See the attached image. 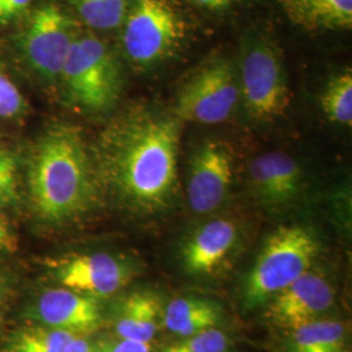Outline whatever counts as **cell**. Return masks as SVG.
<instances>
[{
    "instance_id": "cell-1",
    "label": "cell",
    "mask_w": 352,
    "mask_h": 352,
    "mask_svg": "<svg viewBox=\"0 0 352 352\" xmlns=\"http://www.w3.org/2000/svg\"><path fill=\"white\" fill-rule=\"evenodd\" d=\"M182 124L174 113L149 107L111 120L91 146L103 195L139 218L171 210L179 195Z\"/></svg>"
},
{
    "instance_id": "cell-2",
    "label": "cell",
    "mask_w": 352,
    "mask_h": 352,
    "mask_svg": "<svg viewBox=\"0 0 352 352\" xmlns=\"http://www.w3.org/2000/svg\"><path fill=\"white\" fill-rule=\"evenodd\" d=\"M24 206L42 231H62L96 213L104 197L91 146L81 129L54 123L23 158Z\"/></svg>"
},
{
    "instance_id": "cell-3",
    "label": "cell",
    "mask_w": 352,
    "mask_h": 352,
    "mask_svg": "<svg viewBox=\"0 0 352 352\" xmlns=\"http://www.w3.org/2000/svg\"><path fill=\"white\" fill-rule=\"evenodd\" d=\"M58 85L76 111L102 115L113 110L123 90V69L109 41L81 25Z\"/></svg>"
},
{
    "instance_id": "cell-4",
    "label": "cell",
    "mask_w": 352,
    "mask_h": 352,
    "mask_svg": "<svg viewBox=\"0 0 352 352\" xmlns=\"http://www.w3.org/2000/svg\"><path fill=\"white\" fill-rule=\"evenodd\" d=\"M321 243L311 227L285 225L274 230L244 278L240 302L250 312L265 307L282 289L314 267Z\"/></svg>"
},
{
    "instance_id": "cell-5",
    "label": "cell",
    "mask_w": 352,
    "mask_h": 352,
    "mask_svg": "<svg viewBox=\"0 0 352 352\" xmlns=\"http://www.w3.org/2000/svg\"><path fill=\"white\" fill-rule=\"evenodd\" d=\"M193 30L184 0H132L118 37L129 63L151 68L175 55Z\"/></svg>"
},
{
    "instance_id": "cell-6",
    "label": "cell",
    "mask_w": 352,
    "mask_h": 352,
    "mask_svg": "<svg viewBox=\"0 0 352 352\" xmlns=\"http://www.w3.org/2000/svg\"><path fill=\"white\" fill-rule=\"evenodd\" d=\"M80 28V21L64 0H37L20 25L13 29V45L38 80L58 85Z\"/></svg>"
},
{
    "instance_id": "cell-7",
    "label": "cell",
    "mask_w": 352,
    "mask_h": 352,
    "mask_svg": "<svg viewBox=\"0 0 352 352\" xmlns=\"http://www.w3.org/2000/svg\"><path fill=\"white\" fill-rule=\"evenodd\" d=\"M240 97L252 119L273 120L289 107V80L273 38L261 29H250L241 39Z\"/></svg>"
},
{
    "instance_id": "cell-8",
    "label": "cell",
    "mask_w": 352,
    "mask_h": 352,
    "mask_svg": "<svg viewBox=\"0 0 352 352\" xmlns=\"http://www.w3.org/2000/svg\"><path fill=\"white\" fill-rule=\"evenodd\" d=\"M54 285L100 300L110 299L139 274V266L126 256L110 252H75L42 261Z\"/></svg>"
},
{
    "instance_id": "cell-9",
    "label": "cell",
    "mask_w": 352,
    "mask_h": 352,
    "mask_svg": "<svg viewBox=\"0 0 352 352\" xmlns=\"http://www.w3.org/2000/svg\"><path fill=\"white\" fill-rule=\"evenodd\" d=\"M240 100L238 72L226 59H217L189 78L176 98L174 115L180 122L221 124Z\"/></svg>"
},
{
    "instance_id": "cell-10",
    "label": "cell",
    "mask_w": 352,
    "mask_h": 352,
    "mask_svg": "<svg viewBox=\"0 0 352 352\" xmlns=\"http://www.w3.org/2000/svg\"><path fill=\"white\" fill-rule=\"evenodd\" d=\"M21 317L28 324L90 336L106 321L100 299L62 286L42 289L26 302Z\"/></svg>"
},
{
    "instance_id": "cell-11",
    "label": "cell",
    "mask_w": 352,
    "mask_h": 352,
    "mask_svg": "<svg viewBox=\"0 0 352 352\" xmlns=\"http://www.w3.org/2000/svg\"><path fill=\"white\" fill-rule=\"evenodd\" d=\"M334 302L331 282L312 267L265 305V318L273 327L291 330L324 317Z\"/></svg>"
},
{
    "instance_id": "cell-12",
    "label": "cell",
    "mask_w": 352,
    "mask_h": 352,
    "mask_svg": "<svg viewBox=\"0 0 352 352\" xmlns=\"http://www.w3.org/2000/svg\"><path fill=\"white\" fill-rule=\"evenodd\" d=\"M234 179V157L219 141H208L195 153L190 164L187 200L197 214L215 212L226 201Z\"/></svg>"
},
{
    "instance_id": "cell-13",
    "label": "cell",
    "mask_w": 352,
    "mask_h": 352,
    "mask_svg": "<svg viewBox=\"0 0 352 352\" xmlns=\"http://www.w3.org/2000/svg\"><path fill=\"white\" fill-rule=\"evenodd\" d=\"M239 243V227L232 219H210L197 227L183 243L182 267L190 277H213L226 267Z\"/></svg>"
},
{
    "instance_id": "cell-14",
    "label": "cell",
    "mask_w": 352,
    "mask_h": 352,
    "mask_svg": "<svg viewBox=\"0 0 352 352\" xmlns=\"http://www.w3.org/2000/svg\"><path fill=\"white\" fill-rule=\"evenodd\" d=\"M248 180L256 199L270 210H285L302 196L299 164L286 153L266 151L248 164Z\"/></svg>"
},
{
    "instance_id": "cell-15",
    "label": "cell",
    "mask_w": 352,
    "mask_h": 352,
    "mask_svg": "<svg viewBox=\"0 0 352 352\" xmlns=\"http://www.w3.org/2000/svg\"><path fill=\"white\" fill-rule=\"evenodd\" d=\"M164 307L157 294L133 291L113 307L111 334L123 340L151 343L162 322Z\"/></svg>"
},
{
    "instance_id": "cell-16",
    "label": "cell",
    "mask_w": 352,
    "mask_h": 352,
    "mask_svg": "<svg viewBox=\"0 0 352 352\" xmlns=\"http://www.w3.org/2000/svg\"><path fill=\"white\" fill-rule=\"evenodd\" d=\"M289 21L309 33L347 32L352 0H274Z\"/></svg>"
},
{
    "instance_id": "cell-17",
    "label": "cell",
    "mask_w": 352,
    "mask_h": 352,
    "mask_svg": "<svg viewBox=\"0 0 352 352\" xmlns=\"http://www.w3.org/2000/svg\"><path fill=\"white\" fill-rule=\"evenodd\" d=\"M222 307L210 299L180 296L162 311V325L176 337L186 338L205 329L217 327L222 318Z\"/></svg>"
},
{
    "instance_id": "cell-18",
    "label": "cell",
    "mask_w": 352,
    "mask_h": 352,
    "mask_svg": "<svg viewBox=\"0 0 352 352\" xmlns=\"http://www.w3.org/2000/svg\"><path fill=\"white\" fill-rule=\"evenodd\" d=\"M287 331V352H347V329L337 318L321 317Z\"/></svg>"
},
{
    "instance_id": "cell-19",
    "label": "cell",
    "mask_w": 352,
    "mask_h": 352,
    "mask_svg": "<svg viewBox=\"0 0 352 352\" xmlns=\"http://www.w3.org/2000/svg\"><path fill=\"white\" fill-rule=\"evenodd\" d=\"M80 24L101 36L118 33L132 0H64Z\"/></svg>"
},
{
    "instance_id": "cell-20",
    "label": "cell",
    "mask_w": 352,
    "mask_h": 352,
    "mask_svg": "<svg viewBox=\"0 0 352 352\" xmlns=\"http://www.w3.org/2000/svg\"><path fill=\"white\" fill-rule=\"evenodd\" d=\"M76 336L63 330L26 324L3 340L0 352H64Z\"/></svg>"
},
{
    "instance_id": "cell-21",
    "label": "cell",
    "mask_w": 352,
    "mask_h": 352,
    "mask_svg": "<svg viewBox=\"0 0 352 352\" xmlns=\"http://www.w3.org/2000/svg\"><path fill=\"white\" fill-rule=\"evenodd\" d=\"M24 206L23 158L10 145L0 142V210Z\"/></svg>"
},
{
    "instance_id": "cell-22",
    "label": "cell",
    "mask_w": 352,
    "mask_h": 352,
    "mask_svg": "<svg viewBox=\"0 0 352 352\" xmlns=\"http://www.w3.org/2000/svg\"><path fill=\"white\" fill-rule=\"evenodd\" d=\"M320 104L327 118L340 126L352 124V74L346 69L329 80Z\"/></svg>"
},
{
    "instance_id": "cell-23",
    "label": "cell",
    "mask_w": 352,
    "mask_h": 352,
    "mask_svg": "<svg viewBox=\"0 0 352 352\" xmlns=\"http://www.w3.org/2000/svg\"><path fill=\"white\" fill-rule=\"evenodd\" d=\"M232 340L223 330L213 327L171 343L161 352H232Z\"/></svg>"
},
{
    "instance_id": "cell-24",
    "label": "cell",
    "mask_w": 352,
    "mask_h": 352,
    "mask_svg": "<svg viewBox=\"0 0 352 352\" xmlns=\"http://www.w3.org/2000/svg\"><path fill=\"white\" fill-rule=\"evenodd\" d=\"M28 111L25 97L12 77L0 68V120L21 119Z\"/></svg>"
},
{
    "instance_id": "cell-25",
    "label": "cell",
    "mask_w": 352,
    "mask_h": 352,
    "mask_svg": "<svg viewBox=\"0 0 352 352\" xmlns=\"http://www.w3.org/2000/svg\"><path fill=\"white\" fill-rule=\"evenodd\" d=\"M37 0H0V29H14L32 11Z\"/></svg>"
},
{
    "instance_id": "cell-26",
    "label": "cell",
    "mask_w": 352,
    "mask_h": 352,
    "mask_svg": "<svg viewBox=\"0 0 352 352\" xmlns=\"http://www.w3.org/2000/svg\"><path fill=\"white\" fill-rule=\"evenodd\" d=\"M94 352H153L151 343L139 340H123L113 334L93 340Z\"/></svg>"
},
{
    "instance_id": "cell-27",
    "label": "cell",
    "mask_w": 352,
    "mask_h": 352,
    "mask_svg": "<svg viewBox=\"0 0 352 352\" xmlns=\"http://www.w3.org/2000/svg\"><path fill=\"white\" fill-rule=\"evenodd\" d=\"M197 12L217 19H223L238 11L244 0H184Z\"/></svg>"
},
{
    "instance_id": "cell-28",
    "label": "cell",
    "mask_w": 352,
    "mask_h": 352,
    "mask_svg": "<svg viewBox=\"0 0 352 352\" xmlns=\"http://www.w3.org/2000/svg\"><path fill=\"white\" fill-rule=\"evenodd\" d=\"M16 289V280L11 272L0 266V330L6 322V317L11 309Z\"/></svg>"
},
{
    "instance_id": "cell-29",
    "label": "cell",
    "mask_w": 352,
    "mask_h": 352,
    "mask_svg": "<svg viewBox=\"0 0 352 352\" xmlns=\"http://www.w3.org/2000/svg\"><path fill=\"white\" fill-rule=\"evenodd\" d=\"M19 251V238L7 214L0 210V257L11 256Z\"/></svg>"
},
{
    "instance_id": "cell-30",
    "label": "cell",
    "mask_w": 352,
    "mask_h": 352,
    "mask_svg": "<svg viewBox=\"0 0 352 352\" xmlns=\"http://www.w3.org/2000/svg\"><path fill=\"white\" fill-rule=\"evenodd\" d=\"M64 352H94L93 340H90L89 336H76Z\"/></svg>"
}]
</instances>
